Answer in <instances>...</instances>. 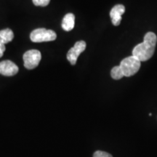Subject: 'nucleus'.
<instances>
[{"mask_svg":"<svg viewBox=\"0 0 157 157\" xmlns=\"http://www.w3.org/2000/svg\"><path fill=\"white\" fill-rule=\"evenodd\" d=\"M32 1L34 5L45 7V6H48L49 5L50 0H32Z\"/></svg>","mask_w":157,"mask_h":157,"instance_id":"obj_11","label":"nucleus"},{"mask_svg":"<svg viewBox=\"0 0 157 157\" xmlns=\"http://www.w3.org/2000/svg\"><path fill=\"white\" fill-rule=\"evenodd\" d=\"M111 77L113 78V79H116V80L121 79V78L124 76V75H123L122 71H121L120 66H114V67L111 69Z\"/></svg>","mask_w":157,"mask_h":157,"instance_id":"obj_10","label":"nucleus"},{"mask_svg":"<svg viewBox=\"0 0 157 157\" xmlns=\"http://www.w3.org/2000/svg\"><path fill=\"white\" fill-rule=\"evenodd\" d=\"M18 72L17 65L11 60H4L0 62V74L3 76H12Z\"/></svg>","mask_w":157,"mask_h":157,"instance_id":"obj_6","label":"nucleus"},{"mask_svg":"<svg viewBox=\"0 0 157 157\" xmlns=\"http://www.w3.org/2000/svg\"><path fill=\"white\" fill-rule=\"evenodd\" d=\"M5 50H6L5 44H2V43H0V58H2V57Z\"/></svg>","mask_w":157,"mask_h":157,"instance_id":"obj_13","label":"nucleus"},{"mask_svg":"<svg viewBox=\"0 0 157 157\" xmlns=\"http://www.w3.org/2000/svg\"><path fill=\"white\" fill-rule=\"evenodd\" d=\"M14 38L13 31L10 29H5L0 31V43L5 44L10 42Z\"/></svg>","mask_w":157,"mask_h":157,"instance_id":"obj_9","label":"nucleus"},{"mask_svg":"<svg viewBox=\"0 0 157 157\" xmlns=\"http://www.w3.org/2000/svg\"><path fill=\"white\" fill-rule=\"evenodd\" d=\"M156 42V35L153 32H148L144 36L143 42L136 45L133 49L132 56L140 62L146 61L154 56Z\"/></svg>","mask_w":157,"mask_h":157,"instance_id":"obj_1","label":"nucleus"},{"mask_svg":"<svg viewBox=\"0 0 157 157\" xmlns=\"http://www.w3.org/2000/svg\"><path fill=\"white\" fill-rule=\"evenodd\" d=\"M75 24V16L72 13L65 15L62 21V28L66 31H70L74 29Z\"/></svg>","mask_w":157,"mask_h":157,"instance_id":"obj_8","label":"nucleus"},{"mask_svg":"<svg viewBox=\"0 0 157 157\" xmlns=\"http://www.w3.org/2000/svg\"><path fill=\"white\" fill-rule=\"evenodd\" d=\"M23 58L25 67L27 69H34L38 66L42 59V54L37 50H31L25 52Z\"/></svg>","mask_w":157,"mask_h":157,"instance_id":"obj_4","label":"nucleus"},{"mask_svg":"<svg viewBox=\"0 0 157 157\" xmlns=\"http://www.w3.org/2000/svg\"><path fill=\"white\" fill-rule=\"evenodd\" d=\"M56 33L46 29H36L31 33L30 39L33 42H44L56 40Z\"/></svg>","mask_w":157,"mask_h":157,"instance_id":"obj_3","label":"nucleus"},{"mask_svg":"<svg viewBox=\"0 0 157 157\" xmlns=\"http://www.w3.org/2000/svg\"><path fill=\"white\" fill-rule=\"evenodd\" d=\"M125 12V7L122 5H117L111 9L110 12V16H111L112 23L114 25H119L120 24L121 21V15Z\"/></svg>","mask_w":157,"mask_h":157,"instance_id":"obj_7","label":"nucleus"},{"mask_svg":"<svg viewBox=\"0 0 157 157\" xmlns=\"http://www.w3.org/2000/svg\"><path fill=\"white\" fill-rule=\"evenodd\" d=\"M93 157H113L112 155H111L109 153L102 151H97L94 153Z\"/></svg>","mask_w":157,"mask_h":157,"instance_id":"obj_12","label":"nucleus"},{"mask_svg":"<svg viewBox=\"0 0 157 157\" xmlns=\"http://www.w3.org/2000/svg\"><path fill=\"white\" fill-rule=\"evenodd\" d=\"M140 66L141 62L133 56L123 59L119 65L124 76L127 77L135 75L140 69Z\"/></svg>","mask_w":157,"mask_h":157,"instance_id":"obj_2","label":"nucleus"},{"mask_svg":"<svg viewBox=\"0 0 157 157\" xmlns=\"http://www.w3.org/2000/svg\"><path fill=\"white\" fill-rule=\"evenodd\" d=\"M86 46H87V44L84 41H78V42L75 43L73 48L68 50L67 53V59L71 63V64L75 65L76 63L78 57L85 50Z\"/></svg>","mask_w":157,"mask_h":157,"instance_id":"obj_5","label":"nucleus"}]
</instances>
